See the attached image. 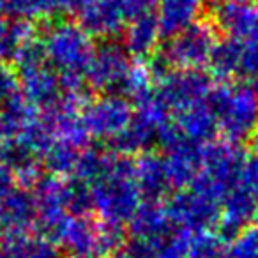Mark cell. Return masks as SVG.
<instances>
[{
  "mask_svg": "<svg viewBox=\"0 0 258 258\" xmlns=\"http://www.w3.org/2000/svg\"><path fill=\"white\" fill-rule=\"evenodd\" d=\"M92 209L103 221L122 226L131 221L142 204V195L135 179V161L127 156H113L110 166L90 187Z\"/></svg>",
  "mask_w": 258,
  "mask_h": 258,
  "instance_id": "1",
  "label": "cell"
},
{
  "mask_svg": "<svg viewBox=\"0 0 258 258\" xmlns=\"http://www.w3.org/2000/svg\"><path fill=\"white\" fill-rule=\"evenodd\" d=\"M225 140L242 144L258 129V94L251 83L219 82L207 97Z\"/></svg>",
  "mask_w": 258,
  "mask_h": 258,
  "instance_id": "2",
  "label": "cell"
},
{
  "mask_svg": "<svg viewBox=\"0 0 258 258\" xmlns=\"http://www.w3.org/2000/svg\"><path fill=\"white\" fill-rule=\"evenodd\" d=\"M246 163V152L240 144L209 142L202 147V168L189 187L221 204L223 197L240 182Z\"/></svg>",
  "mask_w": 258,
  "mask_h": 258,
  "instance_id": "3",
  "label": "cell"
},
{
  "mask_svg": "<svg viewBox=\"0 0 258 258\" xmlns=\"http://www.w3.org/2000/svg\"><path fill=\"white\" fill-rule=\"evenodd\" d=\"M46 50V60L58 75L85 76L94 53L92 37L76 22L53 18L44 22L41 34Z\"/></svg>",
  "mask_w": 258,
  "mask_h": 258,
  "instance_id": "4",
  "label": "cell"
},
{
  "mask_svg": "<svg viewBox=\"0 0 258 258\" xmlns=\"http://www.w3.org/2000/svg\"><path fill=\"white\" fill-rule=\"evenodd\" d=\"M216 43L218 30L211 22H195L187 29L168 37L166 44L158 51L168 68L202 69L209 64Z\"/></svg>",
  "mask_w": 258,
  "mask_h": 258,
  "instance_id": "5",
  "label": "cell"
},
{
  "mask_svg": "<svg viewBox=\"0 0 258 258\" xmlns=\"http://www.w3.org/2000/svg\"><path fill=\"white\" fill-rule=\"evenodd\" d=\"M214 82L202 69H173L158 82L156 92L170 113L193 108L207 101Z\"/></svg>",
  "mask_w": 258,
  "mask_h": 258,
  "instance_id": "6",
  "label": "cell"
},
{
  "mask_svg": "<svg viewBox=\"0 0 258 258\" xmlns=\"http://www.w3.org/2000/svg\"><path fill=\"white\" fill-rule=\"evenodd\" d=\"M129 53L115 39H104L99 46H94L90 64L87 68L85 78L90 89L122 96L125 80L131 71Z\"/></svg>",
  "mask_w": 258,
  "mask_h": 258,
  "instance_id": "7",
  "label": "cell"
},
{
  "mask_svg": "<svg viewBox=\"0 0 258 258\" xmlns=\"http://www.w3.org/2000/svg\"><path fill=\"white\" fill-rule=\"evenodd\" d=\"M165 207L173 225L193 233L214 230V226L219 223L221 212V204L218 200L205 197L191 187L177 193Z\"/></svg>",
  "mask_w": 258,
  "mask_h": 258,
  "instance_id": "8",
  "label": "cell"
},
{
  "mask_svg": "<svg viewBox=\"0 0 258 258\" xmlns=\"http://www.w3.org/2000/svg\"><path fill=\"white\" fill-rule=\"evenodd\" d=\"M133 118L131 104L124 96L108 94L99 99L87 101L82 110V120L89 137L115 138Z\"/></svg>",
  "mask_w": 258,
  "mask_h": 258,
  "instance_id": "9",
  "label": "cell"
},
{
  "mask_svg": "<svg viewBox=\"0 0 258 258\" xmlns=\"http://www.w3.org/2000/svg\"><path fill=\"white\" fill-rule=\"evenodd\" d=\"M216 30L230 39L249 41L258 29V6L242 0H218L212 6Z\"/></svg>",
  "mask_w": 258,
  "mask_h": 258,
  "instance_id": "10",
  "label": "cell"
},
{
  "mask_svg": "<svg viewBox=\"0 0 258 258\" xmlns=\"http://www.w3.org/2000/svg\"><path fill=\"white\" fill-rule=\"evenodd\" d=\"M76 16V23L90 37L101 41L115 39L127 23L118 0H87Z\"/></svg>",
  "mask_w": 258,
  "mask_h": 258,
  "instance_id": "11",
  "label": "cell"
},
{
  "mask_svg": "<svg viewBox=\"0 0 258 258\" xmlns=\"http://www.w3.org/2000/svg\"><path fill=\"white\" fill-rule=\"evenodd\" d=\"M20 94L32 106L50 110L62 99V87L58 73L50 64L18 73Z\"/></svg>",
  "mask_w": 258,
  "mask_h": 258,
  "instance_id": "12",
  "label": "cell"
},
{
  "mask_svg": "<svg viewBox=\"0 0 258 258\" xmlns=\"http://www.w3.org/2000/svg\"><path fill=\"white\" fill-rule=\"evenodd\" d=\"M202 147L204 145L193 144L187 138H180L179 142L165 147L166 156L163 161L172 187L184 189L193 184L202 168Z\"/></svg>",
  "mask_w": 258,
  "mask_h": 258,
  "instance_id": "13",
  "label": "cell"
},
{
  "mask_svg": "<svg viewBox=\"0 0 258 258\" xmlns=\"http://www.w3.org/2000/svg\"><path fill=\"white\" fill-rule=\"evenodd\" d=\"M258 216V205L253 197L251 187L240 179L237 186H233L221 200V212H219V225L223 232L235 235L242 228L249 226Z\"/></svg>",
  "mask_w": 258,
  "mask_h": 258,
  "instance_id": "14",
  "label": "cell"
},
{
  "mask_svg": "<svg viewBox=\"0 0 258 258\" xmlns=\"http://www.w3.org/2000/svg\"><path fill=\"white\" fill-rule=\"evenodd\" d=\"M37 225V209L34 195L16 187L0 202V226L9 235H25Z\"/></svg>",
  "mask_w": 258,
  "mask_h": 258,
  "instance_id": "15",
  "label": "cell"
},
{
  "mask_svg": "<svg viewBox=\"0 0 258 258\" xmlns=\"http://www.w3.org/2000/svg\"><path fill=\"white\" fill-rule=\"evenodd\" d=\"M211 4V0H159L156 16L161 37H172L180 30L198 22V16Z\"/></svg>",
  "mask_w": 258,
  "mask_h": 258,
  "instance_id": "16",
  "label": "cell"
},
{
  "mask_svg": "<svg viewBox=\"0 0 258 258\" xmlns=\"http://www.w3.org/2000/svg\"><path fill=\"white\" fill-rule=\"evenodd\" d=\"M135 179L145 202L163 200L172 189L165 161L152 152H144L135 161Z\"/></svg>",
  "mask_w": 258,
  "mask_h": 258,
  "instance_id": "17",
  "label": "cell"
},
{
  "mask_svg": "<svg viewBox=\"0 0 258 258\" xmlns=\"http://www.w3.org/2000/svg\"><path fill=\"white\" fill-rule=\"evenodd\" d=\"M124 43L122 46L135 58H149L156 53V48L161 39V30L156 13L145 16H138L129 20L124 27Z\"/></svg>",
  "mask_w": 258,
  "mask_h": 258,
  "instance_id": "18",
  "label": "cell"
},
{
  "mask_svg": "<svg viewBox=\"0 0 258 258\" xmlns=\"http://www.w3.org/2000/svg\"><path fill=\"white\" fill-rule=\"evenodd\" d=\"M173 122L177 127L180 129L184 138L198 145H205L209 142L214 140L216 133H218V124H216V117L212 110L209 108L207 101L197 104L193 108L180 111V113L172 115Z\"/></svg>",
  "mask_w": 258,
  "mask_h": 258,
  "instance_id": "19",
  "label": "cell"
},
{
  "mask_svg": "<svg viewBox=\"0 0 258 258\" xmlns=\"http://www.w3.org/2000/svg\"><path fill=\"white\" fill-rule=\"evenodd\" d=\"M2 254L6 258H68L58 244L46 237L34 235H9Z\"/></svg>",
  "mask_w": 258,
  "mask_h": 258,
  "instance_id": "20",
  "label": "cell"
},
{
  "mask_svg": "<svg viewBox=\"0 0 258 258\" xmlns=\"http://www.w3.org/2000/svg\"><path fill=\"white\" fill-rule=\"evenodd\" d=\"M240 53H242V41L239 39H226L218 41L209 58V69L211 78L219 82H230L232 78L239 76Z\"/></svg>",
  "mask_w": 258,
  "mask_h": 258,
  "instance_id": "21",
  "label": "cell"
},
{
  "mask_svg": "<svg viewBox=\"0 0 258 258\" xmlns=\"http://www.w3.org/2000/svg\"><path fill=\"white\" fill-rule=\"evenodd\" d=\"M78 158L80 149L64 144V142H53V145L44 154L43 166L50 172V175L55 177L66 175V173H75Z\"/></svg>",
  "mask_w": 258,
  "mask_h": 258,
  "instance_id": "22",
  "label": "cell"
},
{
  "mask_svg": "<svg viewBox=\"0 0 258 258\" xmlns=\"http://www.w3.org/2000/svg\"><path fill=\"white\" fill-rule=\"evenodd\" d=\"M13 66H15L16 73L29 71L34 68H41V66L48 64L46 60V50H44V43L41 34H34L32 37L25 39L16 50L15 57H13Z\"/></svg>",
  "mask_w": 258,
  "mask_h": 258,
  "instance_id": "23",
  "label": "cell"
},
{
  "mask_svg": "<svg viewBox=\"0 0 258 258\" xmlns=\"http://www.w3.org/2000/svg\"><path fill=\"white\" fill-rule=\"evenodd\" d=\"M226 240L214 230L193 233L189 258H226Z\"/></svg>",
  "mask_w": 258,
  "mask_h": 258,
  "instance_id": "24",
  "label": "cell"
},
{
  "mask_svg": "<svg viewBox=\"0 0 258 258\" xmlns=\"http://www.w3.org/2000/svg\"><path fill=\"white\" fill-rule=\"evenodd\" d=\"M226 258H258V228L246 226L226 244Z\"/></svg>",
  "mask_w": 258,
  "mask_h": 258,
  "instance_id": "25",
  "label": "cell"
},
{
  "mask_svg": "<svg viewBox=\"0 0 258 258\" xmlns=\"http://www.w3.org/2000/svg\"><path fill=\"white\" fill-rule=\"evenodd\" d=\"M239 76H242L249 83L258 80V43L254 41H242Z\"/></svg>",
  "mask_w": 258,
  "mask_h": 258,
  "instance_id": "26",
  "label": "cell"
},
{
  "mask_svg": "<svg viewBox=\"0 0 258 258\" xmlns=\"http://www.w3.org/2000/svg\"><path fill=\"white\" fill-rule=\"evenodd\" d=\"M20 94V78L15 66L0 60V104H6L9 99Z\"/></svg>",
  "mask_w": 258,
  "mask_h": 258,
  "instance_id": "27",
  "label": "cell"
},
{
  "mask_svg": "<svg viewBox=\"0 0 258 258\" xmlns=\"http://www.w3.org/2000/svg\"><path fill=\"white\" fill-rule=\"evenodd\" d=\"M120 8L124 11L125 20H135L138 16H145L156 13L159 0H118Z\"/></svg>",
  "mask_w": 258,
  "mask_h": 258,
  "instance_id": "28",
  "label": "cell"
},
{
  "mask_svg": "<svg viewBox=\"0 0 258 258\" xmlns=\"http://www.w3.org/2000/svg\"><path fill=\"white\" fill-rule=\"evenodd\" d=\"M16 189V177L13 170L0 159V202Z\"/></svg>",
  "mask_w": 258,
  "mask_h": 258,
  "instance_id": "29",
  "label": "cell"
},
{
  "mask_svg": "<svg viewBox=\"0 0 258 258\" xmlns=\"http://www.w3.org/2000/svg\"><path fill=\"white\" fill-rule=\"evenodd\" d=\"M87 0H53L55 16L57 18H68V16L78 15Z\"/></svg>",
  "mask_w": 258,
  "mask_h": 258,
  "instance_id": "30",
  "label": "cell"
},
{
  "mask_svg": "<svg viewBox=\"0 0 258 258\" xmlns=\"http://www.w3.org/2000/svg\"><path fill=\"white\" fill-rule=\"evenodd\" d=\"M242 180L251 187L253 197L258 205V163L254 161V159L247 158L246 168H244V173H242Z\"/></svg>",
  "mask_w": 258,
  "mask_h": 258,
  "instance_id": "31",
  "label": "cell"
},
{
  "mask_svg": "<svg viewBox=\"0 0 258 258\" xmlns=\"http://www.w3.org/2000/svg\"><path fill=\"white\" fill-rule=\"evenodd\" d=\"M251 159H254V161L258 163V129L254 131V135L251 137Z\"/></svg>",
  "mask_w": 258,
  "mask_h": 258,
  "instance_id": "32",
  "label": "cell"
},
{
  "mask_svg": "<svg viewBox=\"0 0 258 258\" xmlns=\"http://www.w3.org/2000/svg\"><path fill=\"white\" fill-rule=\"evenodd\" d=\"M8 127H6V122H4V118H2V113H0V147L4 145V140H6V137H8Z\"/></svg>",
  "mask_w": 258,
  "mask_h": 258,
  "instance_id": "33",
  "label": "cell"
},
{
  "mask_svg": "<svg viewBox=\"0 0 258 258\" xmlns=\"http://www.w3.org/2000/svg\"><path fill=\"white\" fill-rule=\"evenodd\" d=\"M111 258H127L125 254H115V256H111Z\"/></svg>",
  "mask_w": 258,
  "mask_h": 258,
  "instance_id": "34",
  "label": "cell"
},
{
  "mask_svg": "<svg viewBox=\"0 0 258 258\" xmlns=\"http://www.w3.org/2000/svg\"><path fill=\"white\" fill-rule=\"evenodd\" d=\"M2 4H4V0H0V15H2Z\"/></svg>",
  "mask_w": 258,
  "mask_h": 258,
  "instance_id": "35",
  "label": "cell"
},
{
  "mask_svg": "<svg viewBox=\"0 0 258 258\" xmlns=\"http://www.w3.org/2000/svg\"><path fill=\"white\" fill-rule=\"evenodd\" d=\"M0 239H2V226H0Z\"/></svg>",
  "mask_w": 258,
  "mask_h": 258,
  "instance_id": "36",
  "label": "cell"
},
{
  "mask_svg": "<svg viewBox=\"0 0 258 258\" xmlns=\"http://www.w3.org/2000/svg\"><path fill=\"white\" fill-rule=\"evenodd\" d=\"M254 226H256V228H258V216H256V225H254Z\"/></svg>",
  "mask_w": 258,
  "mask_h": 258,
  "instance_id": "37",
  "label": "cell"
},
{
  "mask_svg": "<svg viewBox=\"0 0 258 258\" xmlns=\"http://www.w3.org/2000/svg\"><path fill=\"white\" fill-rule=\"evenodd\" d=\"M242 2H253V0H242Z\"/></svg>",
  "mask_w": 258,
  "mask_h": 258,
  "instance_id": "38",
  "label": "cell"
},
{
  "mask_svg": "<svg viewBox=\"0 0 258 258\" xmlns=\"http://www.w3.org/2000/svg\"><path fill=\"white\" fill-rule=\"evenodd\" d=\"M0 258H6V256H4V254H2V253H0Z\"/></svg>",
  "mask_w": 258,
  "mask_h": 258,
  "instance_id": "39",
  "label": "cell"
},
{
  "mask_svg": "<svg viewBox=\"0 0 258 258\" xmlns=\"http://www.w3.org/2000/svg\"><path fill=\"white\" fill-rule=\"evenodd\" d=\"M80 258H90V256H80Z\"/></svg>",
  "mask_w": 258,
  "mask_h": 258,
  "instance_id": "40",
  "label": "cell"
}]
</instances>
